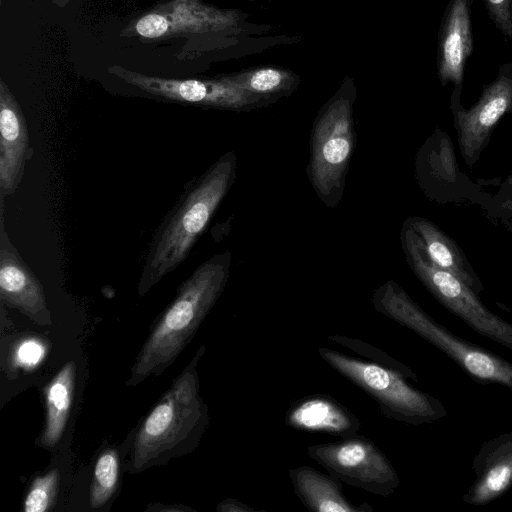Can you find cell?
Here are the masks:
<instances>
[{
	"label": "cell",
	"mask_w": 512,
	"mask_h": 512,
	"mask_svg": "<svg viewBox=\"0 0 512 512\" xmlns=\"http://www.w3.org/2000/svg\"><path fill=\"white\" fill-rule=\"evenodd\" d=\"M237 157L228 151L186 187L153 235L138 284L145 295L190 254L236 179Z\"/></svg>",
	"instance_id": "cell-1"
},
{
	"label": "cell",
	"mask_w": 512,
	"mask_h": 512,
	"mask_svg": "<svg viewBox=\"0 0 512 512\" xmlns=\"http://www.w3.org/2000/svg\"><path fill=\"white\" fill-rule=\"evenodd\" d=\"M231 257L228 250L215 254L181 283L136 357L128 386L159 375L176 360L222 294L229 278Z\"/></svg>",
	"instance_id": "cell-2"
},
{
	"label": "cell",
	"mask_w": 512,
	"mask_h": 512,
	"mask_svg": "<svg viewBox=\"0 0 512 512\" xmlns=\"http://www.w3.org/2000/svg\"><path fill=\"white\" fill-rule=\"evenodd\" d=\"M201 346L170 388L140 424L131 447L128 471L164 465L197 448L209 425V411L199 391L197 365Z\"/></svg>",
	"instance_id": "cell-3"
},
{
	"label": "cell",
	"mask_w": 512,
	"mask_h": 512,
	"mask_svg": "<svg viewBox=\"0 0 512 512\" xmlns=\"http://www.w3.org/2000/svg\"><path fill=\"white\" fill-rule=\"evenodd\" d=\"M382 315L415 332L451 358L470 377L482 384H499L512 390V364L468 342L434 320L393 280L379 286L371 299Z\"/></svg>",
	"instance_id": "cell-4"
},
{
	"label": "cell",
	"mask_w": 512,
	"mask_h": 512,
	"mask_svg": "<svg viewBox=\"0 0 512 512\" xmlns=\"http://www.w3.org/2000/svg\"><path fill=\"white\" fill-rule=\"evenodd\" d=\"M356 97L351 80L321 108L310 135L308 179L322 203L336 207L343 195L356 134L353 104Z\"/></svg>",
	"instance_id": "cell-5"
},
{
	"label": "cell",
	"mask_w": 512,
	"mask_h": 512,
	"mask_svg": "<svg viewBox=\"0 0 512 512\" xmlns=\"http://www.w3.org/2000/svg\"><path fill=\"white\" fill-rule=\"evenodd\" d=\"M321 358L372 397L384 417L408 425L430 424L444 418L442 402L412 386L408 376L333 349H318ZM413 381V380H412Z\"/></svg>",
	"instance_id": "cell-6"
},
{
	"label": "cell",
	"mask_w": 512,
	"mask_h": 512,
	"mask_svg": "<svg viewBox=\"0 0 512 512\" xmlns=\"http://www.w3.org/2000/svg\"><path fill=\"white\" fill-rule=\"evenodd\" d=\"M401 243L414 274L444 307L479 334L512 351V324L488 310L463 281L437 267L427 256L419 236L405 222Z\"/></svg>",
	"instance_id": "cell-7"
},
{
	"label": "cell",
	"mask_w": 512,
	"mask_h": 512,
	"mask_svg": "<svg viewBox=\"0 0 512 512\" xmlns=\"http://www.w3.org/2000/svg\"><path fill=\"white\" fill-rule=\"evenodd\" d=\"M307 453L341 482L379 496H389L400 479L387 456L363 435L310 445Z\"/></svg>",
	"instance_id": "cell-8"
},
{
	"label": "cell",
	"mask_w": 512,
	"mask_h": 512,
	"mask_svg": "<svg viewBox=\"0 0 512 512\" xmlns=\"http://www.w3.org/2000/svg\"><path fill=\"white\" fill-rule=\"evenodd\" d=\"M461 92L462 86H454L451 110L461 155L471 166L487 146L500 118L512 111V63L499 67L497 77L484 86L470 109L461 106Z\"/></svg>",
	"instance_id": "cell-9"
},
{
	"label": "cell",
	"mask_w": 512,
	"mask_h": 512,
	"mask_svg": "<svg viewBox=\"0 0 512 512\" xmlns=\"http://www.w3.org/2000/svg\"><path fill=\"white\" fill-rule=\"evenodd\" d=\"M127 82L154 95L172 100L233 111H249L271 101L248 93L224 77L218 80H177L150 77L120 69L115 72Z\"/></svg>",
	"instance_id": "cell-10"
},
{
	"label": "cell",
	"mask_w": 512,
	"mask_h": 512,
	"mask_svg": "<svg viewBox=\"0 0 512 512\" xmlns=\"http://www.w3.org/2000/svg\"><path fill=\"white\" fill-rule=\"evenodd\" d=\"M0 297L33 322L52 323L44 290L31 268L12 244L4 224V205H0Z\"/></svg>",
	"instance_id": "cell-11"
},
{
	"label": "cell",
	"mask_w": 512,
	"mask_h": 512,
	"mask_svg": "<svg viewBox=\"0 0 512 512\" xmlns=\"http://www.w3.org/2000/svg\"><path fill=\"white\" fill-rule=\"evenodd\" d=\"M25 117L4 84L0 89V203L13 195L32 157Z\"/></svg>",
	"instance_id": "cell-12"
},
{
	"label": "cell",
	"mask_w": 512,
	"mask_h": 512,
	"mask_svg": "<svg viewBox=\"0 0 512 512\" xmlns=\"http://www.w3.org/2000/svg\"><path fill=\"white\" fill-rule=\"evenodd\" d=\"M475 480L462 499L472 506H484L512 487V432L500 434L480 446L472 462Z\"/></svg>",
	"instance_id": "cell-13"
},
{
	"label": "cell",
	"mask_w": 512,
	"mask_h": 512,
	"mask_svg": "<svg viewBox=\"0 0 512 512\" xmlns=\"http://www.w3.org/2000/svg\"><path fill=\"white\" fill-rule=\"evenodd\" d=\"M472 0H450L438 37L437 68L440 82L462 86L467 59L473 51Z\"/></svg>",
	"instance_id": "cell-14"
},
{
	"label": "cell",
	"mask_w": 512,
	"mask_h": 512,
	"mask_svg": "<svg viewBox=\"0 0 512 512\" xmlns=\"http://www.w3.org/2000/svg\"><path fill=\"white\" fill-rule=\"evenodd\" d=\"M284 420L295 430L339 438L356 435L361 426L355 414L327 394H311L294 401Z\"/></svg>",
	"instance_id": "cell-15"
},
{
	"label": "cell",
	"mask_w": 512,
	"mask_h": 512,
	"mask_svg": "<svg viewBox=\"0 0 512 512\" xmlns=\"http://www.w3.org/2000/svg\"><path fill=\"white\" fill-rule=\"evenodd\" d=\"M293 489L303 505L314 512H371L373 508L362 503L355 505L342 491L339 479L323 474L310 466L289 470Z\"/></svg>",
	"instance_id": "cell-16"
},
{
	"label": "cell",
	"mask_w": 512,
	"mask_h": 512,
	"mask_svg": "<svg viewBox=\"0 0 512 512\" xmlns=\"http://www.w3.org/2000/svg\"><path fill=\"white\" fill-rule=\"evenodd\" d=\"M405 222L419 236L427 256L437 267L459 278L477 295L483 292L480 278L457 243L426 218L409 217Z\"/></svg>",
	"instance_id": "cell-17"
},
{
	"label": "cell",
	"mask_w": 512,
	"mask_h": 512,
	"mask_svg": "<svg viewBox=\"0 0 512 512\" xmlns=\"http://www.w3.org/2000/svg\"><path fill=\"white\" fill-rule=\"evenodd\" d=\"M76 364L68 361L45 387L46 419L41 445L52 448L61 439L73 403Z\"/></svg>",
	"instance_id": "cell-18"
},
{
	"label": "cell",
	"mask_w": 512,
	"mask_h": 512,
	"mask_svg": "<svg viewBox=\"0 0 512 512\" xmlns=\"http://www.w3.org/2000/svg\"><path fill=\"white\" fill-rule=\"evenodd\" d=\"M224 78L248 93L269 101L290 94L298 84L294 73L276 67H259Z\"/></svg>",
	"instance_id": "cell-19"
},
{
	"label": "cell",
	"mask_w": 512,
	"mask_h": 512,
	"mask_svg": "<svg viewBox=\"0 0 512 512\" xmlns=\"http://www.w3.org/2000/svg\"><path fill=\"white\" fill-rule=\"evenodd\" d=\"M119 481V455L108 448L98 456L93 470L89 501L92 509L103 507L114 495Z\"/></svg>",
	"instance_id": "cell-20"
},
{
	"label": "cell",
	"mask_w": 512,
	"mask_h": 512,
	"mask_svg": "<svg viewBox=\"0 0 512 512\" xmlns=\"http://www.w3.org/2000/svg\"><path fill=\"white\" fill-rule=\"evenodd\" d=\"M60 475L58 469L36 477L26 494L23 510L25 512H46L56 503Z\"/></svg>",
	"instance_id": "cell-21"
},
{
	"label": "cell",
	"mask_w": 512,
	"mask_h": 512,
	"mask_svg": "<svg viewBox=\"0 0 512 512\" xmlns=\"http://www.w3.org/2000/svg\"><path fill=\"white\" fill-rule=\"evenodd\" d=\"M328 338L335 343H338L368 359H371V362L373 363L398 371L408 376L415 382L418 380L416 373L411 368L370 344L364 343L358 339L340 335H333L329 336Z\"/></svg>",
	"instance_id": "cell-22"
},
{
	"label": "cell",
	"mask_w": 512,
	"mask_h": 512,
	"mask_svg": "<svg viewBox=\"0 0 512 512\" xmlns=\"http://www.w3.org/2000/svg\"><path fill=\"white\" fill-rule=\"evenodd\" d=\"M488 14L503 33V35L512 40V0H483Z\"/></svg>",
	"instance_id": "cell-23"
},
{
	"label": "cell",
	"mask_w": 512,
	"mask_h": 512,
	"mask_svg": "<svg viewBox=\"0 0 512 512\" xmlns=\"http://www.w3.org/2000/svg\"><path fill=\"white\" fill-rule=\"evenodd\" d=\"M136 30L146 38L161 37L169 30V21L160 14H147L138 20Z\"/></svg>",
	"instance_id": "cell-24"
},
{
	"label": "cell",
	"mask_w": 512,
	"mask_h": 512,
	"mask_svg": "<svg viewBox=\"0 0 512 512\" xmlns=\"http://www.w3.org/2000/svg\"><path fill=\"white\" fill-rule=\"evenodd\" d=\"M44 354V348L35 339H27L20 343L15 353V358L22 366L36 365Z\"/></svg>",
	"instance_id": "cell-25"
},
{
	"label": "cell",
	"mask_w": 512,
	"mask_h": 512,
	"mask_svg": "<svg viewBox=\"0 0 512 512\" xmlns=\"http://www.w3.org/2000/svg\"><path fill=\"white\" fill-rule=\"evenodd\" d=\"M219 512H249L256 511L252 507L240 502L237 499L227 498L221 501L217 507Z\"/></svg>",
	"instance_id": "cell-26"
}]
</instances>
